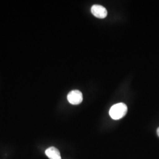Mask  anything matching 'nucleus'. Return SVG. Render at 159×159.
Masks as SVG:
<instances>
[{
    "label": "nucleus",
    "instance_id": "7ed1b4c3",
    "mask_svg": "<svg viewBox=\"0 0 159 159\" xmlns=\"http://www.w3.org/2000/svg\"><path fill=\"white\" fill-rule=\"evenodd\" d=\"M91 13L97 18H104L107 16V11L106 8L100 5H94L91 8Z\"/></svg>",
    "mask_w": 159,
    "mask_h": 159
},
{
    "label": "nucleus",
    "instance_id": "39448f33",
    "mask_svg": "<svg viewBox=\"0 0 159 159\" xmlns=\"http://www.w3.org/2000/svg\"><path fill=\"white\" fill-rule=\"evenodd\" d=\"M157 134L158 136L159 137V127L157 129Z\"/></svg>",
    "mask_w": 159,
    "mask_h": 159
},
{
    "label": "nucleus",
    "instance_id": "20e7f679",
    "mask_svg": "<svg viewBox=\"0 0 159 159\" xmlns=\"http://www.w3.org/2000/svg\"><path fill=\"white\" fill-rule=\"evenodd\" d=\"M46 156L50 159H61V154L57 148L50 147L45 152Z\"/></svg>",
    "mask_w": 159,
    "mask_h": 159
},
{
    "label": "nucleus",
    "instance_id": "f257e3e1",
    "mask_svg": "<svg viewBox=\"0 0 159 159\" xmlns=\"http://www.w3.org/2000/svg\"><path fill=\"white\" fill-rule=\"evenodd\" d=\"M127 112V107L125 103L120 102L113 105L109 111L110 117L113 120H119L125 116Z\"/></svg>",
    "mask_w": 159,
    "mask_h": 159
},
{
    "label": "nucleus",
    "instance_id": "f03ea898",
    "mask_svg": "<svg viewBox=\"0 0 159 159\" xmlns=\"http://www.w3.org/2000/svg\"><path fill=\"white\" fill-rule=\"evenodd\" d=\"M83 99V94L79 90L70 91L67 95L68 102L73 105H77L82 102Z\"/></svg>",
    "mask_w": 159,
    "mask_h": 159
}]
</instances>
